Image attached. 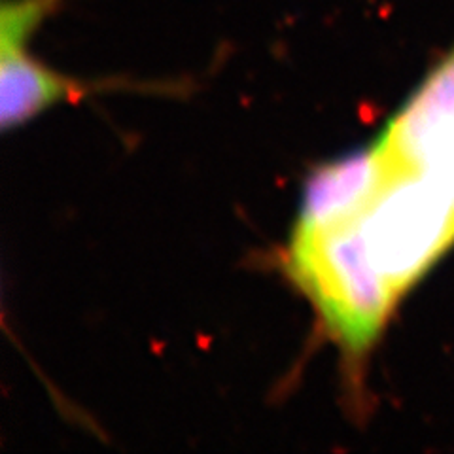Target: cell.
<instances>
[{
	"label": "cell",
	"instance_id": "52a82bcc",
	"mask_svg": "<svg viewBox=\"0 0 454 454\" xmlns=\"http://www.w3.org/2000/svg\"><path fill=\"white\" fill-rule=\"evenodd\" d=\"M415 173L422 174L454 203V123L435 136Z\"/></svg>",
	"mask_w": 454,
	"mask_h": 454
},
{
	"label": "cell",
	"instance_id": "277c9868",
	"mask_svg": "<svg viewBox=\"0 0 454 454\" xmlns=\"http://www.w3.org/2000/svg\"><path fill=\"white\" fill-rule=\"evenodd\" d=\"M381 176L375 146L316 169L303 189L297 233L316 231L360 210Z\"/></svg>",
	"mask_w": 454,
	"mask_h": 454
},
{
	"label": "cell",
	"instance_id": "8992f818",
	"mask_svg": "<svg viewBox=\"0 0 454 454\" xmlns=\"http://www.w3.org/2000/svg\"><path fill=\"white\" fill-rule=\"evenodd\" d=\"M63 0H4L0 12V44H31V38Z\"/></svg>",
	"mask_w": 454,
	"mask_h": 454
},
{
	"label": "cell",
	"instance_id": "3957f363",
	"mask_svg": "<svg viewBox=\"0 0 454 454\" xmlns=\"http://www.w3.org/2000/svg\"><path fill=\"white\" fill-rule=\"evenodd\" d=\"M454 123V46L428 72L373 144L386 173H415L443 129Z\"/></svg>",
	"mask_w": 454,
	"mask_h": 454
},
{
	"label": "cell",
	"instance_id": "6da1fadb",
	"mask_svg": "<svg viewBox=\"0 0 454 454\" xmlns=\"http://www.w3.org/2000/svg\"><path fill=\"white\" fill-rule=\"evenodd\" d=\"M288 271L322 322L352 360H360L383 329L398 297L376 269L354 216L316 231H293Z\"/></svg>",
	"mask_w": 454,
	"mask_h": 454
},
{
	"label": "cell",
	"instance_id": "5b68a950",
	"mask_svg": "<svg viewBox=\"0 0 454 454\" xmlns=\"http://www.w3.org/2000/svg\"><path fill=\"white\" fill-rule=\"evenodd\" d=\"M29 44H0V121L16 129L40 112L82 95L76 80L63 76L29 53Z\"/></svg>",
	"mask_w": 454,
	"mask_h": 454
},
{
	"label": "cell",
	"instance_id": "7a4b0ae2",
	"mask_svg": "<svg viewBox=\"0 0 454 454\" xmlns=\"http://www.w3.org/2000/svg\"><path fill=\"white\" fill-rule=\"evenodd\" d=\"M369 254L400 299L454 243V203L422 174H386L352 214Z\"/></svg>",
	"mask_w": 454,
	"mask_h": 454
}]
</instances>
